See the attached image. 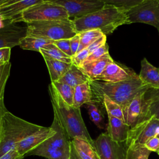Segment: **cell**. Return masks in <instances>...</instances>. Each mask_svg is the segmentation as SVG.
Instances as JSON below:
<instances>
[{
  "instance_id": "6da1fadb",
  "label": "cell",
  "mask_w": 159,
  "mask_h": 159,
  "mask_svg": "<svg viewBox=\"0 0 159 159\" xmlns=\"http://www.w3.org/2000/svg\"><path fill=\"white\" fill-rule=\"evenodd\" d=\"M89 83L93 99L98 101L103 95H106L118 104L122 111L135 96L149 88L142 82L138 75L127 80L116 83L89 80Z\"/></svg>"
},
{
  "instance_id": "7a4b0ae2",
  "label": "cell",
  "mask_w": 159,
  "mask_h": 159,
  "mask_svg": "<svg viewBox=\"0 0 159 159\" xmlns=\"http://www.w3.org/2000/svg\"><path fill=\"white\" fill-rule=\"evenodd\" d=\"M72 20L76 34L99 29L106 35L112 34L118 27L127 24L125 9L107 4L98 11L74 18Z\"/></svg>"
},
{
  "instance_id": "3957f363",
  "label": "cell",
  "mask_w": 159,
  "mask_h": 159,
  "mask_svg": "<svg viewBox=\"0 0 159 159\" xmlns=\"http://www.w3.org/2000/svg\"><path fill=\"white\" fill-rule=\"evenodd\" d=\"M48 91L53 110L57 112L70 138L86 140L94 147V140L91 137L83 121L80 108L67 104L51 83L48 86Z\"/></svg>"
},
{
  "instance_id": "277c9868",
  "label": "cell",
  "mask_w": 159,
  "mask_h": 159,
  "mask_svg": "<svg viewBox=\"0 0 159 159\" xmlns=\"http://www.w3.org/2000/svg\"><path fill=\"white\" fill-rule=\"evenodd\" d=\"M42 127L6 112L2 117L0 127V157L14 149L19 142Z\"/></svg>"
},
{
  "instance_id": "5b68a950",
  "label": "cell",
  "mask_w": 159,
  "mask_h": 159,
  "mask_svg": "<svg viewBox=\"0 0 159 159\" xmlns=\"http://www.w3.org/2000/svg\"><path fill=\"white\" fill-rule=\"evenodd\" d=\"M27 24V36L55 41L71 39L76 34L73 20L70 19L35 21Z\"/></svg>"
},
{
  "instance_id": "8992f818",
  "label": "cell",
  "mask_w": 159,
  "mask_h": 159,
  "mask_svg": "<svg viewBox=\"0 0 159 159\" xmlns=\"http://www.w3.org/2000/svg\"><path fill=\"white\" fill-rule=\"evenodd\" d=\"M66 19H70V17L63 7L46 1L29 7L22 13L20 16V21L27 24L35 21Z\"/></svg>"
},
{
  "instance_id": "52a82bcc",
  "label": "cell",
  "mask_w": 159,
  "mask_h": 159,
  "mask_svg": "<svg viewBox=\"0 0 159 159\" xmlns=\"http://www.w3.org/2000/svg\"><path fill=\"white\" fill-rule=\"evenodd\" d=\"M127 24L144 23L155 27L159 32V0H143L125 9Z\"/></svg>"
},
{
  "instance_id": "ba28073f",
  "label": "cell",
  "mask_w": 159,
  "mask_h": 159,
  "mask_svg": "<svg viewBox=\"0 0 159 159\" xmlns=\"http://www.w3.org/2000/svg\"><path fill=\"white\" fill-rule=\"evenodd\" d=\"M159 132V120L154 116L144 119L130 129L124 142L126 147L132 144L145 145V142Z\"/></svg>"
},
{
  "instance_id": "9c48e42d",
  "label": "cell",
  "mask_w": 159,
  "mask_h": 159,
  "mask_svg": "<svg viewBox=\"0 0 159 159\" xmlns=\"http://www.w3.org/2000/svg\"><path fill=\"white\" fill-rule=\"evenodd\" d=\"M114 141L107 132L101 134L94 140V147L100 159H126L127 147Z\"/></svg>"
},
{
  "instance_id": "30bf717a",
  "label": "cell",
  "mask_w": 159,
  "mask_h": 159,
  "mask_svg": "<svg viewBox=\"0 0 159 159\" xmlns=\"http://www.w3.org/2000/svg\"><path fill=\"white\" fill-rule=\"evenodd\" d=\"M63 7L69 17H80L98 11L105 5L102 0H49Z\"/></svg>"
},
{
  "instance_id": "8fae6325",
  "label": "cell",
  "mask_w": 159,
  "mask_h": 159,
  "mask_svg": "<svg viewBox=\"0 0 159 159\" xmlns=\"http://www.w3.org/2000/svg\"><path fill=\"white\" fill-rule=\"evenodd\" d=\"M17 22L0 21V48H12L19 45L27 35V27L17 25Z\"/></svg>"
},
{
  "instance_id": "7c38bea8",
  "label": "cell",
  "mask_w": 159,
  "mask_h": 159,
  "mask_svg": "<svg viewBox=\"0 0 159 159\" xmlns=\"http://www.w3.org/2000/svg\"><path fill=\"white\" fill-rule=\"evenodd\" d=\"M44 0H7L0 7V19L2 21L20 22L22 13L29 7Z\"/></svg>"
},
{
  "instance_id": "4fadbf2b",
  "label": "cell",
  "mask_w": 159,
  "mask_h": 159,
  "mask_svg": "<svg viewBox=\"0 0 159 159\" xmlns=\"http://www.w3.org/2000/svg\"><path fill=\"white\" fill-rule=\"evenodd\" d=\"M55 133V130L51 127L42 126L41 129L19 142L16 145L15 149L20 155L24 156L41 145Z\"/></svg>"
},
{
  "instance_id": "5bb4252c",
  "label": "cell",
  "mask_w": 159,
  "mask_h": 159,
  "mask_svg": "<svg viewBox=\"0 0 159 159\" xmlns=\"http://www.w3.org/2000/svg\"><path fill=\"white\" fill-rule=\"evenodd\" d=\"M146 91H142L135 96L123 110L124 122L130 128L143 120L145 108L144 95Z\"/></svg>"
},
{
  "instance_id": "9a60e30c",
  "label": "cell",
  "mask_w": 159,
  "mask_h": 159,
  "mask_svg": "<svg viewBox=\"0 0 159 159\" xmlns=\"http://www.w3.org/2000/svg\"><path fill=\"white\" fill-rule=\"evenodd\" d=\"M137 74L131 69L114 61L107 65L102 73L95 80L108 83H116L130 79Z\"/></svg>"
},
{
  "instance_id": "2e32d148",
  "label": "cell",
  "mask_w": 159,
  "mask_h": 159,
  "mask_svg": "<svg viewBox=\"0 0 159 159\" xmlns=\"http://www.w3.org/2000/svg\"><path fill=\"white\" fill-rule=\"evenodd\" d=\"M107 133L114 141L118 143H124L127 139L130 127L118 118L109 114H107Z\"/></svg>"
},
{
  "instance_id": "e0dca14e",
  "label": "cell",
  "mask_w": 159,
  "mask_h": 159,
  "mask_svg": "<svg viewBox=\"0 0 159 159\" xmlns=\"http://www.w3.org/2000/svg\"><path fill=\"white\" fill-rule=\"evenodd\" d=\"M113 61L109 53H107L97 60L81 65L79 68L89 78V80H95L104 70L107 65Z\"/></svg>"
},
{
  "instance_id": "ac0fdd59",
  "label": "cell",
  "mask_w": 159,
  "mask_h": 159,
  "mask_svg": "<svg viewBox=\"0 0 159 159\" xmlns=\"http://www.w3.org/2000/svg\"><path fill=\"white\" fill-rule=\"evenodd\" d=\"M139 76L142 82L149 88L159 89V68L153 66L146 58L141 61Z\"/></svg>"
},
{
  "instance_id": "d6986e66",
  "label": "cell",
  "mask_w": 159,
  "mask_h": 159,
  "mask_svg": "<svg viewBox=\"0 0 159 159\" xmlns=\"http://www.w3.org/2000/svg\"><path fill=\"white\" fill-rule=\"evenodd\" d=\"M144 119L154 116L159 120V89L148 88L145 93Z\"/></svg>"
},
{
  "instance_id": "ffe728a7",
  "label": "cell",
  "mask_w": 159,
  "mask_h": 159,
  "mask_svg": "<svg viewBox=\"0 0 159 159\" xmlns=\"http://www.w3.org/2000/svg\"><path fill=\"white\" fill-rule=\"evenodd\" d=\"M48 68L51 82L58 81L69 70L72 63H66L52 58L42 56Z\"/></svg>"
},
{
  "instance_id": "44dd1931",
  "label": "cell",
  "mask_w": 159,
  "mask_h": 159,
  "mask_svg": "<svg viewBox=\"0 0 159 159\" xmlns=\"http://www.w3.org/2000/svg\"><path fill=\"white\" fill-rule=\"evenodd\" d=\"M88 81H89V78L81 71L78 66L72 63L67 72L58 81L75 88Z\"/></svg>"
},
{
  "instance_id": "7402d4cb",
  "label": "cell",
  "mask_w": 159,
  "mask_h": 159,
  "mask_svg": "<svg viewBox=\"0 0 159 159\" xmlns=\"http://www.w3.org/2000/svg\"><path fill=\"white\" fill-rule=\"evenodd\" d=\"M93 100V93L89 81L80 84L75 88L73 106L75 107H80Z\"/></svg>"
},
{
  "instance_id": "603a6c76",
  "label": "cell",
  "mask_w": 159,
  "mask_h": 159,
  "mask_svg": "<svg viewBox=\"0 0 159 159\" xmlns=\"http://www.w3.org/2000/svg\"><path fill=\"white\" fill-rule=\"evenodd\" d=\"M71 142L81 159H100L94 147L86 140L75 139Z\"/></svg>"
},
{
  "instance_id": "cb8c5ba5",
  "label": "cell",
  "mask_w": 159,
  "mask_h": 159,
  "mask_svg": "<svg viewBox=\"0 0 159 159\" xmlns=\"http://www.w3.org/2000/svg\"><path fill=\"white\" fill-rule=\"evenodd\" d=\"M98 103V101L93 99L92 101L85 104V105L90 119L99 129H104L105 128H107V125H106L104 122V116Z\"/></svg>"
},
{
  "instance_id": "d4e9b609",
  "label": "cell",
  "mask_w": 159,
  "mask_h": 159,
  "mask_svg": "<svg viewBox=\"0 0 159 159\" xmlns=\"http://www.w3.org/2000/svg\"><path fill=\"white\" fill-rule=\"evenodd\" d=\"M53 41L52 40L42 37L26 35L20 40L19 46L24 50H33L40 52L41 48L47 44L53 43Z\"/></svg>"
},
{
  "instance_id": "484cf974",
  "label": "cell",
  "mask_w": 159,
  "mask_h": 159,
  "mask_svg": "<svg viewBox=\"0 0 159 159\" xmlns=\"http://www.w3.org/2000/svg\"><path fill=\"white\" fill-rule=\"evenodd\" d=\"M40 53L42 56L48 57L66 63H72L71 57L63 52L53 43L47 44L41 48Z\"/></svg>"
},
{
  "instance_id": "4316f807",
  "label": "cell",
  "mask_w": 159,
  "mask_h": 159,
  "mask_svg": "<svg viewBox=\"0 0 159 159\" xmlns=\"http://www.w3.org/2000/svg\"><path fill=\"white\" fill-rule=\"evenodd\" d=\"M80 35V46L78 50V52L81 51L82 50L89 47L91 43H93L98 39L104 35L99 29H91L88 30H84L78 33Z\"/></svg>"
},
{
  "instance_id": "83f0119b",
  "label": "cell",
  "mask_w": 159,
  "mask_h": 159,
  "mask_svg": "<svg viewBox=\"0 0 159 159\" xmlns=\"http://www.w3.org/2000/svg\"><path fill=\"white\" fill-rule=\"evenodd\" d=\"M150 153L145 145L132 144L127 147L126 159H148Z\"/></svg>"
},
{
  "instance_id": "f1b7e54d",
  "label": "cell",
  "mask_w": 159,
  "mask_h": 159,
  "mask_svg": "<svg viewBox=\"0 0 159 159\" xmlns=\"http://www.w3.org/2000/svg\"><path fill=\"white\" fill-rule=\"evenodd\" d=\"M51 84L61 98L67 104L73 106L75 88L60 81L51 82Z\"/></svg>"
},
{
  "instance_id": "f546056e",
  "label": "cell",
  "mask_w": 159,
  "mask_h": 159,
  "mask_svg": "<svg viewBox=\"0 0 159 159\" xmlns=\"http://www.w3.org/2000/svg\"><path fill=\"white\" fill-rule=\"evenodd\" d=\"M98 102H102L107 111V114H109L113 117L118 118L124 122L122 109L118 104L112 101L110 98H109L106 95H103L99 99Z\"/></svg>"
},
{
  "instance_id": "4dcf8cb0",
  "label": "cell",
  "mask_w": 159,
  "mask_h": 159,
  "mask_svg": "<svg viewBox=\"0 0 159 159\" xmlns=\"http://www.w3.org/2000/svg\"><path fill=\"white\" fill-rule=\"evenodd\" d=\"M11 66L9 61L0 66V98H4V88L10 75Z\"/></svg>"
},
{
  "instance_id": "1f68e13d",
  "label": "cell",
  "mask_w": 159,
  "mask_h": 159,
  "mask_svg": "<svg viewBox=\"0 0 159 159\" xmlns=\"http://www.w3.org/2000/svg\"><path fill=\"white\" fill-rule=\"evenodd\" d=\"M105 4H111L118 7L127 9L136 6L143 0H102Z\"/></svg>"
},
{
  "instance_id": "d6a6232c",
  "label": "cell",
  "mask_w": 159,
  "mask_h": 159,
  "mask_svg": "<svg viewBox=\"0 0 159 159\" xmlns=\"http://www.w3.org/2000/svg\"><path fill=\"white\" fill-rule=\"evenodd\" d=\"M107 53H109V46L107 44V43H106L104 45H103L102 46H101V47L98 48V49L93 52L91 53H90L86 59V60L83 63V64L97 60Z\"/></svg>"
},
{
  "instance_id": "836d02e7",
  "label": "cell",
  "mask_w": 159,
  "mask_h": 159,
  "mask_svg": "<svg viewBox=\"0 0 159 159\" xmlns=\"http://www.w3.org/2000/svg\"><path fill=\"white\" fill-rule=\"evenodd\" d=\"M53 43L59 49H60L65 54L68 55L70 57H73L71 47H70V39H60L58 40H55L53 42Z\"/></svg>"
},
{
  "instance_id": "e575fe53",
  "label": "cell",
  "mask_w": 159,
  "mask_h": 159,
  "mask_svg": "<svg viewBox=\"0 0 159 159\" xmlns=\"http://www.w3.org/2000/svg\"><path fill=\"white\" fill-rule=\"evenodd\" d=\"M89 55V53L87 48L82 50L81 51L76 53L73 57H71L72 63L79 67L86 60Z\"/></svg>"
},
{
  "instance_id": "d590c367",
  "label": "cell",
  "mask_w": 159,
  "mask_h": 159,
  "mask_svg": "<svg viewBox=\"0 0 159 159\" xmlns=\"http://www.w3.org/2000/svg\"><path fill=\"white\" fill-rule=\"evenodd\" d=\"M145 146L151 152H157L159 150V132L150 137L145 142Z\"/></svg>"
},
{
  "instance_id": "8d00e7d4",
  "label": "cell",
  "mask_w": 159,
  "mask_h": 159,
  "mask_svg": "<svg viewBox=\"0 0 159 159\" xmlns=\"http://www.w3.org/2000/svg\"><path fill=\"white\" fill-rule=\"evenodd\" d=\"M106 43V35H103L99 39H98L96 40H95L93 43H91L89 47H88L87 50H88L89 54L93 52L98 49V48L101 47L103 45H104Z\"/></svg>"
},
{
  "instance_id": "74e56055",
  "label": "cell",
  "mask_w": 159,
  "mask_h": 159,
  "mask_svg": "<svg viewBox=\"0 0 159 159\" xmlns=\"http://www.w3.org/2000/svg\"><path fill=\"white\" fill-rule=\"evenodd\" d=\"M80 42V35L76 34L75 36L70 39V47L73 57L77 53Z\"/></svg>"
},
{
  "instance_id": "f35d334b",
  "label": "cell",
  "mask_w": 159,
  "mask_h": 159,
  "mask_svg": "<svg viewBox=\"0 0 159 159\" xmlns=\"http://www.w3.org/2000/svg\"><path fill=\"white\" fill-rule=\"evenodd\" d=\"M24 156L20 155L14 148L9 150L0 157V159H22Z\"/></svg>"
},
{
  "instance_id": "ab89813d",
  "label": "cell",
  "mask_w": 159,
  "mask_h": 159,
  "mask_svg": "<svg viewBox=\"0 0 159 159\" xmlns=\"http://www.w3.org/2000/svg\"><path fill=\"white\" fill-rule=\"evenodd\" d=\"M11 48L4 47L0 48V61L7 63L9 61Z\"/></svg>"
},
{
  "instance_id": "60d3db41",
  "label": "cell",
  "mask_w": 159,
  "mask_h": 159,
  "mask_svg": "<svg viewBox=\"0 0 159 159\" xmlns=\"http://www.w3.org/2000/svg\"><path fill=\"white\" fill-rule=\"evenodd\" d=\"M7 111H8L6 108L4 103V98H0V127H1L2 117L4 115V114Z\"/></svg>"
},
{
  "instance_id": "b9f144b4",
  "label": "cell",
  "mask_w": 159,
  "mask_h": 159,
  "mask_svg": "<svg viewBox=\"0 0 159 159\" xmlns=\"http://www.w3.org/2000/svg\"><path fill=\"white\" fill-rule=\"evenodd\" d=\"M70 159H81L74 148L71 142V150H70Z\"/></svg>"
},
{
  "instance_id": "7bdbcfd3",
  "label": "cell",
  "mask_w": 159,
  "mask_h": 159,
  "mask_svg": "<svg viewBox=\"0 0 159 159\" xmlns=\"http://www.w3.org/2000/svg\"><path fill=\"white\" fill-rule=\"evenodd\" d=\"M7 0H0V7Z\"/></svg>"
},
{
  "instance_id": "ee69618b",
  "label": "cell",
  "mask_w": 159,
  "mask_h": 159,
  "mask_svg": "<svg viewBox=\"0 0 159 159\" xmlns=\"http://www.w3.org/2000/svg\"><path fill=\"white\" fill-rule=\"evenodd\" d=\"M4 63H4V62H2V61H0V66H1V65H3V64H4Z\"/></svg>"
},
{
  "instance_id": "f6af8a7d",
  "label": "cell",
  "mask_w": 159,
  "mask_h": 159,
  "mask_svg": "<svg viewBox=\"0 0 159 159\" xmlns=\"http://www.w3.org/2000/svg\"><path fill=\"white\" fill-rule=\"evenodd\" d=\"M157 153H158V155H159V150H158V152H157Z\"/></svg>"
},
{
  "instance_id": "bcb514c9",
  "label": "cell",
  "mask_w": 159,
  "mask_h": 159,
  "mask_svg": "<svg viewBox=\"0 0 159 159\" xmlns=\"http://www.w3.org/2000/svg\"><path fill=\"white\" fill-rule=\"evenodd\" d=\"M44 1H49V0H44Z\"/></svg>"
}]
</instances>
